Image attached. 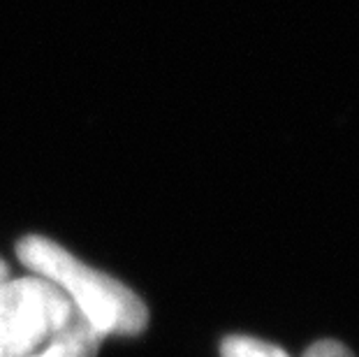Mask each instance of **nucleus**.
Returning a JSON list of instances; mask_svg holds the SVG:
<instances>
[{
	"instance_id": "f257e3e1",
	"label": "nucleus",
	"mask_w": 359,
	"mask_h": 357,
	"mask_svg": "<svg viewBox=\"0 0 359 357\" xmlns=\"http://www.w3.org/2000/svg\"><path fill=\"white\" fill-rule=\"evenodd\" d=\"M100 339L51 281L33 274L0 285V357H95Z\"/></svg>"
},
{
	"instance_id": "f03ea898",
	"label": "nucleus",
	"mask_w": 359,
	"mask_h": 357,
	"mask_svg": "<svg viewBox=\"0 0 359 357\" xmlns=\"http://www.w3.org/2000/svg\"><path fill=\"white\" fill-rule=\"evenodd\" d=\"M21 264L58 285L100 337H135L149 325V311L121 281L97 271L47 237L28 234L17 244Z\"/></svg>"
},
{
	"instance_id": "7ed1b4c3",
	"label": "nucleus",
	"mask_w": 359,
	"mask_h": 357,
	"mask_svg": "<svg viewBox=\"0 0 359 357\" xmlns=\"http://www.w3.org/2000/svg\"><path fill=\"white\" fill-rule=\"evenodd\" d=\"M223 357H290L283 348L253 337H227L220 346Z\"/></svg>"
},
{
	"instance_id": "20e7f679",
	"label": "nucleus",
	"mask_w": 359,
	"mask_h": 357,
	"mask_svg": "<svg viewBox=\"0 0 359 357\" xmlns=\"http://www.w3.org/2000/svg\"><path fill=\"white\" fill-rule=\"evenodd\" d=\"M304 357H355V355L350 348L339 344V341L323 339V341H318V344H313L309 351L304 353Z\"/></svg>"
},
{
	"instance_id": "39448f33",
	"label": "nucleus",
	"mask_w": 359,
	"mask_h": 357,
	"mask_svg": "<svg viewBox=\"0 0 359 357\" xmlns=\"http://www.w3.org/2000/svg\"><path fill=\"white\" fill-rule=\"evenodd\" d=\"M7 281H10V269H7V264L0 260V285L7 283Z\"/></svg>"
}]
</instances>
